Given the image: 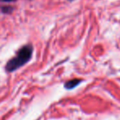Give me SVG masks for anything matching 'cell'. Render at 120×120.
I'll list each match as a JSON object with an SVG mask.
<instances>
[{"label":"cell","mask_w":120,"mask_h":120,"mask_svg":"<svg viewBox=\"0 0 120 120\" xmlns=\"http://www.w3.org/2000/svg\"><path fill=\"white\" fill-rule=\"evenodd\" d=\"M81 82H82L81 79H72V80L67 81V82H65L64 87L67 89H72L77 87V85H79L81 83Z\"/></svg>","instance_id":"obj_2"},{"label":"cell","mask_w":120,"mask_h":120,"mask_svg":"<svg viewBox=\"0 0 120 120\" xmlns=\"http://www.w3.org/2000/svg\"><path fill=\"white\" fill-rule=\"evenodd\" d=\"M32 55V47L30 45L23 47L20 49L17 56L10 60L6 65V70L8 72H12L29 61Z\"/></svg>","instance_id":"obj_1"},{"label":"cell","mask_w":120,"mask_h":120,"mask_svg":"<svg viewBox=\"0 0 120 120\" xmlns=\"http://www.w3.org/2000/svg\"><path fill=\"white\" fill-rule=\"evenodd\" d=\"M4 1H11V0H4Z\"/></svg>","instance_id":"obj_3"}]
</instances>
